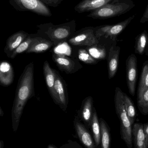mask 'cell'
I'll list each match as a JSON object with an SVG mask.
<instances>
[{
	"label": "cell",
	"mask_w": 148,
	"mask_h": 148,
	"mask_svg": "<svg viewBox=\"0 0 148 148\" xmlns=\"http://www.w3.org/2000/svg\"><path fill=\"white\" fill-rule=\"evenodd\" d=\"M34 73V63L31 62L25 67L18 80L11 111L12 128L14 132L18 129L26 103L35 95Z\"/></svg>",
	"instance_id": "1"
},
{
	"label": "cell",
	"mask_w": 148,
	"mask_h": 148,
	"mask_svg": "<svg viewBox=\"0 0 148 148\" xmlns=\"http://www.w3.org/2000/svg\"><path fill=\"white\" fill-rule=\"evenodd\" d=\"M76 23L73 20L60 25L47 23L37 26V34L51 41L54 45H59L69 39L76 32Z\"/></svg>",
	"instance_id": "2"
},
{
	"label": "cell",
	"mask_w": 148,
	"mask_h": 148,
	"mask_svg": "<svg viewBox=\"0 0 148 148\" xmlns=\"http://www.w3.org/2000/svg\"><path fill=\"white\" fill-rule=\"evenodd\" d=\"M114 102L116 113L120 122L122 139L124 140L129 148H131L133 143L132 125L125 108L123 100V93L119 87L116 88Z\"/></svg>",
	"instance_id": "3"
},
{
	"label": "cell",
	"mask_w": 148,
	"mask_h": 148,
	"mask_svg": "<svg viewBox=\"0 0 148 148\" xmlns=\"http://www.w3.org/2000/svg\"><path fill=\"white\" fill-rule=\"evenodd\" d=\"M135 6L132 0H115L90 12L87 17L95 19L113 18L127 13Z\"/></svg>",
	"instance_id": "4"
},
{
	"label": "cell",
	"mask_w": 148,
	"mask_h": 148,
	"mask_svg": "<svg viewBox=\"0 0 148 148\" xmlns=\"http://www.w3.org/2000/svg\"><path fill=\"white\" fill-rule=\"evenodd\" d=\"M10 4L17 10L30 11L39 15L50 17V9L40 0H9Z\"/></svg>",
	"instance_id": "5"
},
{
	"label": "cell",
	"mask_w": 148,
	"mask_h": 148,
	"mask_svg": "<svg viewBox=\"0 0 148 148\" xmlns=\"http://www.w3.org/2000/svg\"><path fill=\"white\" fill-rule=\"evenodd\" d=\"M95 28L88 27L75 32L69 39L68 42L75 46L90 47L99 44V40L96 36Z\"/></svg>",
	"instance_id": "6"
},
{
	"label": "cell",
	"mask_w": 148,
	"mask_h": 148,
	"mask_svg": "<svg viewBox=\"0 0 148 148\" xmlns=\"http://www.w3.org/2000/svg\"><path fill=\"white\" fill-rule=\"evenodd\" d=\"M135 15L130 16L127 19L114 25H105L95 28L94 33L97 38L104 37L114 38L120 34L127 27L132 20L135 18Z\"/></svg>",
	"instance_id": "7"
},
{
	"label": "cell",
	"mask_w": 148,
	"mask_h": 148,
	"mask_svg": "<svg viewBox=\"0 0 148 148\" xmlns=\"http://www.w3.org/2000/svg\"><path fill=\"white\" fill-rule=\"evenodd\" d=\"M52 57L58 68L66 74L74 73L82 68L83 66L77 60L68 57L65 55L54 53Z\"/></svg>",
	"instance_id": "8"
},
{
	"label": "cell",
	"mask_w": 148,
	"mask_h": 148,
	"mask_svg": "<svg viewBox=\"0 0 148 148\" xmlns=\"http://www.w3.org/2000/svg\"><path fill=\"white\" fill-rule=\"evenodd\" d=\"M126 73L128 88L129 93L134 96L137 76V58L135 55L129 56L126 61Z\"/></svg>",
	"instance_id": "9"
},
{
	"label": "cell",
	"mask_w": 148,
	"mask_h": 148,
	"mask_svg": "<svg viewBox=\"0 0 148 148\" xmlns=\"http://www.w3.org/2000/svg\"><path fill=\"white\" fill-rule=\"evenodd\" d=\"M74 126L77 138L85 148H96L94 138H92L88 129L81 122L77 116H75Z\"/></svg>",
	"instance_id": "10"
},
{
	"label": "cell",
	"mask_w": 148,
	"mask_h": 148,
	"mask_svg": "<svg viewBox=\"0 0 148 148\" xmlns=\"http://www.w3.org/2000/svg\"><path fill=\"white\" fill-rule=\"evenodd\" d=\"M55 90L58 98L59 107L63 111L67 112L68 103V97L67 85L63 78L56 71V77L54 85Z\"/></svg>",
	"instance_id": "11"
},
{
	"label": "cell",
	"mask_w": 148,
	"mask_h": 148,
	"mask_svg": "<svg viewBox=\"0 0 148 148\" xmlns=\"http://www.w3.org/2000/svg\"><path fill=\"white\" fill-rule=\"evenodd\" d=\"M94 108L93 98L88 97L83 101L81 108L77 112V116L88 129L91 126Z\"/></svg>",
	"instance_id": "12"
},
{
	"label": "cell",
	"mask_w": 148,
	"mask_h": 148,
	"mask_svg": "<svg viewBox=\"0 0 148 148\" xmlns=\"http://www.w3.org/2000/svg\"><path fill=\"white\" fill-rule=\"evenodd\" d=\"M43 74L48 89L51 97L56 104L58 105V98L55 90L54 85L56 77V70L50 67L47 61L44 62L43 65Z\"/></svg>",
	"instance_id": "13"
},
{
	"label": "cell",
	"mask_w": 148,
	"mask_h": 148,
	"mask_svg": "<svg viewBox=\"0 0 148 148\" xmlns=\"http://www.w3.org/2000/svg\"><path fill=\"white\" fill-rule=\"evenodd\" d=\"M29 35L24 31H20L10 36L7 40L4 48V53L7 56L10 58L14 50Z\"/></svg>",
	"instance_id": "14"
},
{
	"label": "cell",
	"mask_w": 148,
	"mask_h": 148,
	"mask_svg": "<svg viewBox=\"0 0 148 148\" xmlns=\"http://www.w3.org/2000/svg\"><path fill=\"white\" fill-rule=\"evenodd\" d=\"M115 0H83L75 7L79 13L94 11Z\"/></svg>",
	"instance_id": "15"
},
{
	"label": "cell",
	"mask_w": 148,
	"mask_h": 148,
	"mask_svg": "<svg viewBox=\"0 0 148 148\" xmlns=\"http://www.w3.org/2000/svg\"><path fill=\"white\" fill-rule=\"evenodd\" d=\"M120 51V48L117 46H112L109 49L108 60V69L109 79L114 77L117 73Z\"/></svg>",
	"instance_id": "16"
},
{
	"label": "cell",
	"mask_w": 148,
	"mask_h": 148,
	"mask_svg": "<svg viewBox=\"0 0 148 148\" xmlns=\"http://www.w3.org/2000/svg\"><path fill=\"white\" fill-rule=\"evenodd\" d=\"M14 70L11 64L6 61H2L0 65V84L3 86H8L14 81Z\"/></svg>",
	"instance_id": "17"
},
{
	"label": "cell",
	"mask_w": 148,
	"mask_h": 148,
	"mask_svg": "<svg viewBox=\"0 0 148 148\" xmlns=\"http://www.w3.org/2000/svg\"><path fill=\"white\" fill-rule=\"evenodd\" d=\"M53 45L54 43L51 41L41 36H36L34 37L30 47L25 53H43L48 50Z\"/></svg>",
	"instance_id": "18"
},
{
	"label": "cell",
	"mask_w": 148,
	"mask_h": 148,
	"mask_svg": "<svg viewBox=\"0 0 148 148\" xmlns=\"http://www.w3.org/2000/svg\"><path fill=\"white\" fill-rule=\"evenodd\" d=\"M132 134L136 148H147L146 146L143 124L140 123H135L132 129Z\"/></svg>",
	"instance_id": "19"
},
{
	"label": "cell",
	"mask_w": 148,
	"mask_h": 148,
	"mask_svg": "<svg viewBox=\"0 0 148 148\" xmlns=\"http://www.w3.org/2000/svg\"><path fill=\"white\" fill-rule=\"evenodd\" d=\"M90 128L92 130L93 137L95 143L97 147L101 143V129L98 116L95 108H94L93 110Z\"/></svg>",
	"instance_id": "20"
},
{
	"label": "cell",
	"mask_w": 148,
	"mask_h": 148,
	"mask_svg": "<svg viewBox=\"0 0 148 148\" xmlns=\"http://www.w3.org/2000/svg\"><path fill=\"white\" fill-rule=\"evenodd\" d=\"M123 100L127 114L131 122V124L133 125L134 123L136 117V110L134 103L133 102L132 99L127 94L124 93Z\"/></svg>",
	"instance_id": "21"
},
{
	"label": "cell",
	"mask_w": 148,
	"mask_h": 148,
	"mask_svg": "<svg viewBox=\"0 0 148 148\" xmlns=\"http://www.w3.org/2000/svg\"><path fill=\"white\" fill-rule=\"evenodd\" d=\"M101 129V148H110V134L107 123L103 119L100 120Z\"/></svg>",
	"instance_id": "22"
},
{
	"label": "cell",
	"mask_w": 148,
	"mask_h": 148,
	"mask_svg": "<svg viewBox=\"0 0 148 148\" xmlns=\"http://www.w3.org/2000/svg\"><path fill=\"white\" fill-rule=\"evenodd\" d=\"M148 88V62L143 66L141 75L140 78L137 92V98L140 97L142 93Z\"/></svg>",
	"instance_id": "23"
},
{
	"label": "cell",
	"mask_w": 148,
	"mask_h": 148,
	"mask_svg": "<svg viewBox=\"0 0 148 148\" xmlns=\"http://www.w3.org/2000/svg\"><path fill=\"white\" fill-rule=\"evenodd\" d=\"M90 55L96 60H104L107 56L106 49L101 46L97 45L87 47L86 48Z\"/></svg>",
	"instance_id": "24"
},
{
	"label": "cell",
	"mask_w": 148,
	"mask_h": 148,
	"mask_svg": "<svg viewBox=\"0 0 148 148\" xmlns=\"http://www.w3.org/2000/svg\"><path fill=\"white\" fill-rule=\"evenodd\" d=\"M34 37L29 36L13 52L10 58L14 59L18 55L22 53L23 52H26L33 42Z\"/></svg>",
	"instance_id": "25"
},
{
	"label": "cell",
	"mask_w": 148,
	"mask_h": 148,
	"mask_svg": "<svg viewBox=\"0 0 148 148\" xmlns=\"http://www.w3.org/2000/svg\"><path fill=\"white\" fill-rule=\"evenodd\" d=\"M137 103L141 113L144 115L148 114V88L137 98Z\"/></svg>",
	"instance_id": "26"
},
{
	"label": "cell",
	"mask_w": 148,
	"mask_h": 148,
	"mask_svg": "<svg viewBox=\"0 0 148 148\" xmlns=\"http://www.w3.org/2000/svg\"><path fill=\"white\" fill-rule=\"evenodd\" d=\"M147 40V33L146 30H144L140 35L138 36L136 40V48L139 54H143Z\"/></svg>",
	"instance_id": "27"
},
{
	"label": "cell",
	"mask_w": 148,
	"mask_h": 148,
	"mask_svg": "<svg viewBox=\"0 0 148 148\" xmlns=\"http://www.w3.org/2000/svg\"><path fill=\"white\" fill-rule=\"evenodd\" d=\"M78 58L81 61L87 64H96L97 60L93 58L89 52L84 49H80L78 52Z\"/></svg>",
	"instance_id": "28"
},
{
	"label": "cell",
	"mask_w": 148,
	"mask_h": 148,
	"mask_svg": "<svg viewBox=\"0 0 148 148\" xmlns=\"http://www.w3.org/2000/svg\"><path fill=\"white\" fill-rule=\"evenodd\" d=\"M60 148H83L78 143L74 141L68 140L67 143L60 147Z\"/></svg>",
	"instance_id": "29"
},
{
	"label": "cell",
	"mask_w": 148,
	"mask_h": 148,
	"mask_svg": "<svg viewBox=\"0 0 148 148\" xmlns=\"http://www.w3.org/2000/svg\"><path fill=\"white\" fill-rule=\"evenodd\" d=\"M47 6L56 8L61 3L63 0H40Z\"/></svg>",
	"instance_id": "30"
},
{
	"label": "cell",
	"mask_w": 148,
	"mask_h": 148,
	"mask_svg": "<svg viewBox=\"0 0 148 148\" xmlns=\"http://www.w3.org/2000/svg\"><path fill=\"white\" fill-rule=\"evenodd\" d=\"M147 21H148V4L140 21L141 23H145Z\"/></svg>",
	"instance_id": "31"
},
{
	"label": "cell",
	"mask_w": 148,
	"mask_h": 148,
	"mask_svg": "<svg viewBox=\"0 0 148 148\" xmlns=\"http://www.w3.org/2000/svg\"><path fill=\"white\" fill-rule=\"evenodd\" d=\"M143 130L146 138V144L147 148L148 147V123L143 124Z\"/></svg>",
	"instance_id": "32"
},
{
	"label": "cell",
	"mask_w": 148,
	"mask_h": 148,
	"mask_svg": "<svg viewBox=\"0 0 148 148\" xmlns=\"http://www.w3.org/2000/svg\"><path fill=\"white\" fill-rule=\"evenodd\" d=\"M4 148V142L3 140L0 141V148Z\"/></svg>",
	"instance_id": "33"
},
{
	"label": "cell",
	"mask_w": 148,
	"mask_h": 148,
	"mask_svg": "<svg viewBox=\"0 0 148 148\" xmlns=\"http://www.w3.org/2000/svg\"><path fill=\"white\" fill-rule=\"evenodd\" d=\"M47 148H58L57 147H56L55 145H53V144H49L48 145L47 147Z\"/></svg>",
	"instance_id": "34"
},
{
	"label": "cell",
	"mask_w": 148,
	"mask_h": 148,
	"mask_svg": "<svg viewBox=\"0 0 148 148\" xmlns=\"http://www.w3.org/2000/svg\"><path fill=\"white\" fill-rule=\"evenodd\" d=\"M3 115H4L3 111V110L0 107V116L2 117V116H3Z\"/></svg>",
	"instance_id": "35"
}]
</instances>
